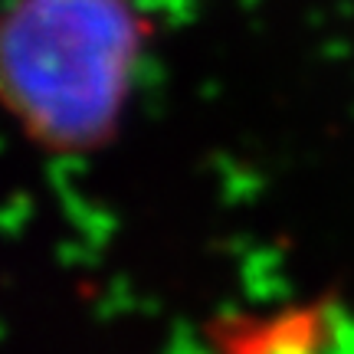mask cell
I'll list each match as a JSON object with an SVG mask.
<instances>
[{
  "mask_svg": "<svg viewBox=\"0 0 354 354\" xmlns=\"http://www.w3.org/2000/svg\"><path fill=\"white\" fill-rule=\"evenodd\" d=\"M128 0H20L3 26V76L33 135L92 145L125 102L141 46Z\"/></svg>",
  "mask_w": 354,
  "mask_h": 354,
  "instance_id": "6da1fadb",
  "label": "cell"
}]
</instances>
